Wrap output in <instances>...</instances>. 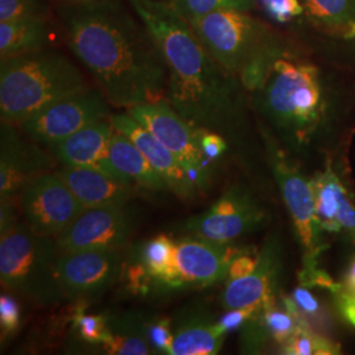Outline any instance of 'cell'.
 <instances>
[{
    "label": "cell",
    "instance_id": "1",
    "mask_svg": "<svg viewBox=\"0 0 355 355\" xmlns=\"http://www.w3.org/2000/svg\"><path fill=\"white\" fill-rule=\"evenodd\" d=\"M54 13L66 45L112 107L129 110L166 99L164 53L123 0L57 3Z\"/></svg>",
    "mask_w": 355,
    "mask_h": 355
},
{
    "label": "cell",
    "instance_id": "2",
    "mask_svg": "<svg viewBox=\"0 0 355 355\" xmlns=\"http://www.w3.org/2000/svg\"><path fill=\"white\" fill-rule=\"evenodd\" d=\"M128 3L164 53L168 70L166 101L192 127L225 133L239 105L234 74L216 61L167 0Z\"/></svg>",
    "mask_w": 355,
    "mask_h": 355
},
{
    "label": "cell",
    "instance_id": "3",
    "mask_svg": "<svg viewBox=\"0 0 355 355\" xmlns=\"http://www.w3.org/2000/svg\"><path fill=\"white\" fill-rule=\"evenodd\" d=\"M0 62L1 123L16 127L51 103L89 86L82 70L54 48Z\"/></svg>",
    "mask_w": 355,
    "mask_h": 355
},
{
    "label": "cell",
    "instance_id": "4",
    "mask_svg": "<svg viewBox=\"0 0 355 355\" xmlns=\"http://www.w3.org/2000/svg\"><path fill=\"white\" fill-rule=\"evenodd\" d=\"M61 253L57 237L38 234L26 223L13 221L1 228V284L40 306L61 304L66 299L58 279Z\"/></svg>",
    "mask_w": 355,
    "mask_h": 355
},
{
    "label": "cell",
    "instance_id": "5",
    "mask_svg": "<svg viewBox=\"0 0 355 355\" xmlns=\"http://www.w3.org/2000/svg\"><path fill=\"white\" fill-rule=\"evenodd\" d=\"M270 73L265 89L267 112L279 127L302 139L321 114L318 69L278 58L271 64Z\"/></svg>",
    "mask_w": 355,
    "mask_h": 355
},
{
    "label": "cell",
    "instance_id": "6",
    "mask_svg": "<svg viewBox=\"0 0 355 355\" xmlns=\"http://www.w3.org/2000/svg\"><path fill=\"white\" fill-rule=\"evenodd\" d=\"M187 21L204 48L233 74L270 49L266 26L246 11L221 10Z\"/></svg>",
    "mask_w": 355,
    "mask_h": 355
},
{
    "label": "cell",
    "instance_id": "7",
    "mask_svg": "<svg viewBox=\"0 0 355 355\" xmlns=\"http://www.w3.org/2000/svg\"><path fill=\"white\" fill-rule=\"evenodd\" d=\"M111 117V104L102 89L86 87L42 108L19 128L28 139L51 148L82 128Z\"/></svg>",
    "mask_w": 355,
    "mask_h": 355
},
{
    "label": "cell",
    "instance_id": "8",
    "mask_svg": "<svg viewBox=\"0 0 355 355\" xmlns=\"http://www.w3.org/2000/svg\"><path fill=\"white\" fill-rule=\"evenodd\" d=\"M127 112L177 157L199 191L207 189L209 161L200 146V129L192 127L166 99L136 105Z\"/></svg>",
    "mask_w": 355,
    "mask_h": 355
},
{
    "label": "cell",
    "instance_id": "9",
    "mask_svg": "<svg viewBox=\"0 0 355 355\" xmlns=\"http://www.w3.org/2000/svg\"><path fill=\"white\" fill-rule=\"evenodd\" d=\"M17 199L28 227L53 237L64 233L86 209L57 171L28 182Z\"/></svg>",
    "mask_w": 355,
    "mask_h": 355
},
{
    "label": "cell",
    "instance_id": "10",
    "mask_svg": "<svg viewBox=\"0 0 355 355\" xmlns=\"http://www.w3.org/2000/svg\"><path fill=\"white\" fill-rule=\"evenodd\" d=\"M274 174L291 214L299 240L304 248L303 270L299 278L303 286L311 287L316 274L321 270L318 267V258L324 249L318 236L322 229L316 214L313 186L295 166L290 165L283 158L275 159Z\"/></svg>",
    "mask_w": 355,
    "mask_h": 355
},
{
    "label": "cell",
    "instance_id": "11",
    "mask_svg": "<svg viewBox=\"0 0 355 355\" xmlns=\"http://www.w3.org/2000/svg\"><path fill=\"white\" fill-rule=\"evenodd\" d=\"M124 263L120 250L62 252L58 259V279L64 297L83 302L102 296L123 277Z\"/></svg>",
    "mask_w": 355,
    "mask_h": 355
},
{
    "label": "cell",
    "instance_id": "12",
    "mask_svg": "<svg viewBox=\"0 0 355 355\" xmlns=\"http://www.w3.org/2000/svg\"><path fill=\"white\" fill-rule=\"evenodd\" d=\"M135 228L133 211L127 204L86 208L57 237L62 252L83 249L121 250Z\"/></svg>",
    "mask_w": 355,
    "mask_h": 355
},
{
    "label": "cell",
    "instance_id": "13",
    "mask_svg": "<svg viewBox=\"0 0 355 355\" xmlns=\"http://www.w3.org/2000/svg\"><path fill=\"white\" fill-rule=\"evenodd\" d=\"M261 218L262 212L250 196L234 189L203 214L184 221L180 229L192 237L229 243L255 228Z\"/></svg>",
    "mask_w": 355,
    "mask_h": 355
},
{
    "label": "cell",
    "instance_id": "14",
    "mask_svg": "<svg viewBox=\"0 0 355 355\" xmlns=\"http://www.w3.org/2000/svg\"><path fill=\"white\" fill-rule=\"evenodd\" d=\"M26 141L16 130V125L1 123L0 141V198L1 203H11L28 182L45 173L53 166L51 157Z\"/></svg>",
    "mask_w": 355,
    "mask_h": 355
},
{
    "label": "cell",
    "instance_id": "15",
    "mask_svg": "<svg viewBox=\"0 0 355 355\" xmlns=\"http://www.w3.org/2000/svg\"><path fill=\"white\" fill-rule=\"evenodd\" d=\"M111 121L114 129L125 135L140 149L149 164L165 180L167 189L173 191L178 198L189 200L199 192V189L192 182L184 167L180 165L177 157L127 111L111 114Z\"/></svg>",
    "mask_w": 355,
    "mask_h": 355
},
{
    "label": "cell",
    "instance_id": "16",
    "mask_svg": "<svg viewBox=\"0 0 355 355\" xmlns=\"http://www.w3.org/2000/svg\"><path fill=\"white\" fill-rule=\"evenodd\" d=\"M241 253L224 242L187 237L177 242V265L186 287H209L228 277L230 262Z\"/></svg>",
    "mask_w": 355,
    "mask_h": 355
},
{
    "label": "cell",
    "instance_id": "17",
    "mask_svg": "<svg viewBox=\"0 0 355 355\" xmlns=\"http://www.w3.org/2000/svg\"><path fill=\"white\" fill-rule=\"evenodd\" d=\"M57 173L85 208L128 204L136 193L133 182L110 177L94 167L62 166Z\"/></svg>",
    "mask_w": 355,
    "mask_h": 355
},
{
    "label": "cell",
    "instance_id": "18",
    "mask_svg": "<svg viewBox=\"0 0 355 355\" xmlns=\"http://www.w3.org/2000/svg\"><path fill=\"white\" fill-rule=\"evenodd\" d=\"M114 130L111 117L95 121L53 145L49 148L51 155L62 166L92 167L108 157V146Z\"/></svg>",
    "mask_w": 355,
    "mask_h": 355
},
{
    "label": "cell",
    "instance_id": "19",
    "mask_svg": "<svg viewBox=\"0 0 355 355\" xmlns=\"http://www.w3.org/2000/svg\"><path fill=\"white\" fill-rule=\"evenodd\" d=\"M174 340L170 355L217 354L225 340V331L204 309L183 312L173 324Z\"/></svg>",
    "mask_w": 355,
    "mask_h": 355
},
{
    "label": "cell",
    "instance_id": "20",
    "mask_svg": "<svg viewBox=\"0 0 355 355\" xmlns=\"http://www.w3.org/2000/svg\"><path fill=\"white\" fill-rule=\"evenodd\" d=\"M275 261L270 252L261 254L258 267L253 274L228 279L227 288L223 293V305L227 309L255 308L262 309L270 302L275 300L274 288Z\"/></svg>",
    "mask_w": 355,
    "mask_h": 355
},
{
    "label": "cell",
    "instance_id": "21",
    "mask_svg": "<svg viewBox=\"0 0 355 355\" xmlns=\"http://www.w3.org/2000/svg\"><path fill=\"white\" fill-rule=\"evenodd\" d=\"M51 17L29 16L0 21V60L51 48Z\"/></svg>",
    "mask_w": 355,
    "mask_h": 355
},
{
    "label": "cell",
    "instance_id": "22",
    "mask_svg": "<svg viewBox=\"0 0 355 355\" xmlns=\"http://www.w3.org/2000/svg\"><path fill=\"white\" fill-rule=\"evenodd\" d=\"M108 157L114 167L139 187L150 191L168 190L165 180L140 149L117 129H114L110 141Z\"/></svg>",
    "mask_w": 355,
    "mask_h": 355
},
{
    "label": "cell",
    "instance_id": "23",
    "mask_svg": "<svg viewBox=\"0 0 355 355\" xmlns=\"http://www.w3.org/2000/svg\"><path fill=\"white\" fill-rule=\"evenodd\" d=\"M137 259L152 282L167 288H184L177 265V242L159 234L141 246Z\"/></svg>",
    "mask_w": 355,
    "mask_h": 355
},
{
    "label": "cell",
    "instance_id": "24",
    "mask_svg": "<svg viewBox=\"0 0 355 355\" xmlns=\"http://www.w3.org/2000/svg\"><path fill=\"white\" fill-rule=\"evenodd\" d=\"M111 337L103 343L107 354H154L146 338V321L135 315L123 318H108Z\"/></svg>",
    "mask_w": 355,
    "mask_h": 355
},
{
    "label": "cell",
    "instance_id": "25",
    "mask_svg": "<svg viewBox=\"0 0 355 355\" xmlns=\"http://www.w3.org/2000/svg\"><path fill=\"white\" fill-rule=\"evenodd\" d=\"M312 186L315 191L316 214L320 227L327 232H341L337 216L341 203L349 191L345 189L343 182L329 165L322 174L318 175L312 182Z\"/></svg>",
    "mask_w": 355,
    "mask_h": 355
},
{
    "label": "cell",
    "instance_id": "26",
    "mask_svg": "<svg viewBox=\"0 0 355 355\" xmlns=\"http://www.w3.org/2000/svg\"><path fill=\"white\" fill-rule=\"evenodd\" d=\"M283 353L290 355H336L340 354V346L328 338L320 336L304 320L291 338L283 345Z\"/></svg>",
    "mask_w": 355,
    "mask_h": 355
},
{
    "label": "cell",
    "instance_id": "27",
    "mask_svg": "<svg viewBox=\"0 0 355 355\" xmlns=\"http://www.w3.org/2000/svg\"><path fill=\"white\" fill-rule=\"evenodd\" d=\"M304 8L316 21L354 32L355 23L350 21L352 0H304Z\"/></svg>",
    "mask_w": 355,
    "mask_h": 355
},
{
    "label": "cell",
    "instance_id": "28",
    "mask_svg": "<svg viewBox=\"0 0 355 355\" xmlns=\"http://www.w3.org/2000/svg\"><path fill=\"white\" fill-rule=\"evenodd\" d=\"M182 17L190 20L205 13L221 10L249 11L254 0H167Z\"/></svg>",
    "mask_w": 355,
    "mask_h": 355
},
{
    "label": "cell",
    "instance_id": "29",
    "mask_svg": "<svg viewBox=\"0 0 355 355\" xmlns=\"http://www.w3.org/2000/svg\"><path fill=\"white\" fill-rule=\"evenodd\" d=\"M54 4L51 0H0V21L20 17H51Z\"/></svg>",
    "mask_w": 355,
    "mask_h": 355
},
{
    "label": "cell",
    "instance_id": "30",
    "mask_svg": "<svg viewBox=\"0 0 355 355\" xmlns=\"http://www.w3.org/2000/svg\"><path fill=\"white\" fill-rule=\"evenodd\" d=\"M74 329L80 340L89 343H104L111 337L108 318L78 312L74 316Z\"/></svg>",
    "mask_w": 355,
    "mask_h": 355
},
{
    "label": "cell",
    "instance_id": "31",
    "mask_svg": "<svg viewBox=\"0 0 355 355\" xmlns=\"http://www.w3.org/2000/svg\"><path fill=\"white\" fill-rule=\"evenodd\" d=\"M146 338L154 354H171L174 331L170 318H155L146 321Z\"/></svg>",
    "mask_w": 355,
    "mask_h": 355
},
{
    "label": "cell",
    "instance_id": "32",
    "mask_svg": "<svg viewBox=\"0 0 355 355\" xmlns=\"http://www.w3.org/2000/svg\"><path fill=\"white\" fill-rule=\"evenodd\" d=\"M20 325V306L10 295L0 297V327L1 337H8L19 329Z\"/></svg>",
    "mask_w": 355,
    "mask_h": 355
},
{
    "label": "cell",
    "instance_id": "33",
    "mask_svg": "<svg viewBox=\"0 0 355 355\" xmlns=\"http://www.w3.org/2000/svg\"><path fill=\"white\" fill-rule=\"evenodd\" d=\"M262 6L267 13L279 23H287L304 12L300 0H267Z\"/></svg>",
    "mask_w": 355,
    "mask_h": 355
},
{
    "label": "cell",
    "instance_id": "34",
    "mask_svg": "<svg viewBox=\"0 0 355 355\" xmlns=\"http://www.w3.org/2000/svg\"><path fill=\"white\" fill-rule=\"evenodd\" d=\"M291 299L303 318H318L321 306L318 304V299L308 290L306 286H299L292 293Z\"/></svg>",
    "mask_w": 355,
    "mask_h": 355
},
{
    "label": "cell",
    "instance_id": "35",
    "mask_svg": "<svg viewBox=\"0 0 355 355\" xmlns=\"http://www.w3.org/2000/svg\"><path fill=\"white\" fill-rule=\"evenodd\" d=\"M199 140L204 155L207 157L208 161H214L227 150V142L224 140L223 135L217 132L200 129Z\"/></svg>",
    "mask_w": 355,
    "mask_h": 355
},
{
    "label": "cell",
    "instance_id": "36",
    "mask_svg": "<svg viewBox=\"0 0 355 355\" xmlns=\"http://www.w3.org/2000/svg\"><path fill=\"white\" fill-rule=\"evenodd\" d=\"M261 259L259 254L240 253L229 265L228 279L242 278L246 275H250L258 267Z\"/></svg>",
    "mask_w": 355,
    "mask_h": 355
},
{
    "label": "cell",
    "instance_id": "37",
    "mask_svg": "<svg viewBox=\"0 0 355 355\" xmlns=\"http://www.w3.org/2000/svg\"><path fill=\"white\" fill-rule=\"evenodd\" d=\"M259 309L255 308H236V309H229L228 312L218 320L220 327L224 329L225 333L230 330L237 329L242 327L245 322L253 320Z\"/></svg>",
    "mask_w": 355,
    "mask_h": 355
},
{
    "label": "cell",
    "instance_id": "38",
    "mask_svg": "<svg viewBox=\"0 0 355 355\" xmlns=\"http://www.w3.org/2000/svg\"><path fill=\"white\" fill-rule=\"evenodd\" d=\"M336 299H337V304L343 315V318H346L352 325L355 327V297L343 292L340 287V283L337 286V288L331 292Z\"/></svg>",
    "mask_w": 355,
    "mask_h": 355
},
{
    "label": "cell",
    "instance_id": "39",
    "mask_svg": "<svg viewBox=\"0 0 355 355\" xmlns=\"http://www.w3.org/2000/svg\"><path fill=\"white\" fill-rule=\"evenodd\" d=\"M340 287L343 292L355 297V258L349 265V268L343 277V282L340 283Z\"/></svg>",
    "mask_w": 355,
    "mask_h": 355
},
{
    "label": "cell",
    "instance_id": "40",
    "mask_svg": "<svg viewBox=\"0 0 355 355\" xmlns=\"http://www.w3.org/2000/svg\"><path fill=\"white\" fill-rule=\"evenodd\" d=\"M53 4L57 3H79V1H89V0H51Z\"/></svg>",
    "mask_w": 355,
    "mask_h": 355
},
{
    "label": "cell",
    "instance_id": "41",
    "mask_svg": "<svg viewBox=\"0 0 355 355\" xmlns=\"http://www.w3.org/2000/svg\"><path fill=\"white\" fill-rule=\"evenodd\" d=\"M259 1L263 4V3H266L267 0H259Z\"/></svg>",
    "mask_w": 355,
    "mask_h": 355
}]
</instances>
